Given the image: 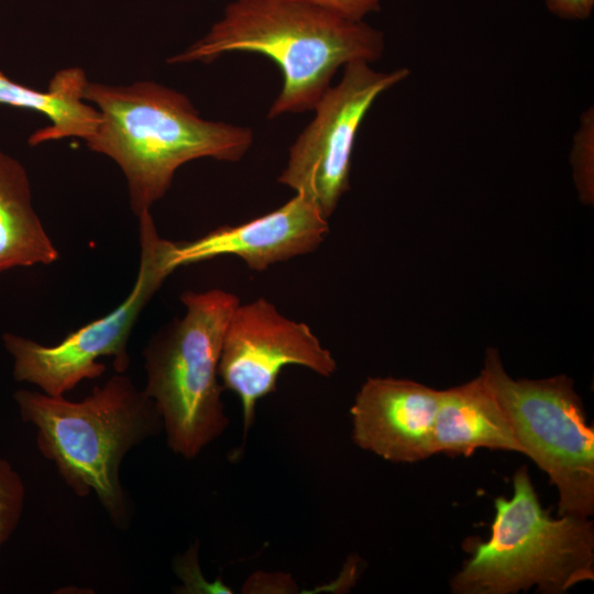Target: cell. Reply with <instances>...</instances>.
I'll list each match as a JSON object with an SVG mask.
<instances>
[{"label":"cell","instance_id":"9","mask_svg":"<svg viewBox=\"0 0 594 594\" xmlns=\"http://www.w3.org/2000/svg\"><path fill=\"white\" fill-rule=\"evenodd\" d=\"M287 365H300L329 377L337 362L305 322L282 315L260 297L233 310L223 338L218 375L221 385L241 402L246 433L254 424L257 402L276 391Z\"/></svg>","mask_w":594,"mask_h":594},{"label":"cell","instance_id":"10","mask_svg":"<svg viewBox=\"0 0 594 594\" xmlns=\"http://www.w3.org/2000/svg\"><path fill=\"white\" fill-rule=\"evenodd\" d=\"M317 204L301 193L277 209L238 226L219 227L189 241L170 242L174 270L221 255L240 257L250 270L270 266L317 250L329 232Z\"/></svg>","mask_w":594,"mask_h":594},{"label":"cell","instance_id":"3","mask_svg":"<svg viewBox=\"0 0 594 594\" xmlns=\"http://www.w3.org/2000/svg\"><path fill=\"white\" fill-rule=\"evenodd\" d=\"M20 417L36 428V444L75 495L95 493L117 529H129L134 508L122 486L125 454L163 431L156 404L118 373L81 400L43 392L13 394Z\"/></svg>","mask_w":594,"mask_h":594},{"label":"cell","instance_id":"1","mask_svg":"<svg viewBox=\"0 0 594 594\" xmlns=\"http://www.w3.org/2000/svg\"><path fill=\"white\" fill-rule=\"evenodd\" d=\"M384 34L309 0H234L208 33L168 64L210 63L232 52L261 54L283 75L267 118L311 111L341 66L373 63Z\"/></svg>","mask_w":594,"mask_h":594},{"label":"cell","instance_id":"7","mask_svg":"<svg viewBox=\"0 0 594 594\" xmlns=\"http://www.w3.org/2000/svg\"><path fill=\"white\" fill-rule=\"evenodd\" d=\"M141 248L138 277L130 294L111 312L82 326L54 345L6 332L2 341L13 358V377L52 396H64L80 382L106 372L98 359L111 356L118 373L130 365L128 343L152 297L175 270L169 263L170 241L162 238L150 211L139 218Z\"/></svg>","mask_w":594,"mask_h":594},{"label":"cell","instance_id":"11","mask_svg":"<svg viewBox=\"0 0 594 594\" xmlns=\"http://www.w3.org/2000/svg\"><path fill=\"white\" fill-rule=\"evenodd\" d=\"M441 391L403 378L369 377L351 407L352 439L363 450L398 463L425 460Z\"/></svg>","mask_w":594,"mask_h":594},{"label":"cell","instance_id":"15","mask_svg":"<svg viewBox=\"0 0 594 594\" xmlns=\"http://www.w3.org/2000/svg\"><path fill=\"white\" fill-rule=\"evenodd\" d=\"M594 118L592 109L586 111L574 138L571 153L573 177L584 204H592L594 199Z\"/></svg>","mask_w":594,"mask_h":594},{"label":"cell","instance_id":"14","mask_svg":"<svg viewBox=\"0 0 594 594\" xmlns=\"http://www.w3.org/2000/svg\"><path fill=\"white\" fill-rule=\"evenodd\" d=\"M87 82L84 70L78 67L58 72L47 91L25 87L0 73V105L41 112L51 120L48 127L31 135L32 145L64 138L86 141L100 121L98 109L84 100Z\"/></svg>","mask_w":594,"mask_h":594},{"label":"cell","instance_id":"18","mask_svg":"<svg viewBox=\"0 0 594 594\" xmlns=\"http://www.w3.org/2000/svg\"><path fill=\"white\" fill-rule=\"evenodd\" d=\"M548 10L562 19H587L593 10L594 0H544Z\"/></svg>","mask_w":594,"mask_h":594},{"label":"cell","instance_id":"4","mask_svg":"<svg viewBox=\"0 0 594 594\" xmlns=\"http://www.w3.org/2000/svg\"><path fill=\"white\" fill-rule=\"evenodd\" d=\"M510 498L495 499L486 541H474L451 579L457 594H514L534 586L562 594L594 580V528L590 517L552 518L539 502L526 466L513 477Z\"/></svg>","mask_w":594,"mask_h":594},{"label":"cell","instance_id":"12","mask_svg":"<svg viewBox=\"0 0 594 594\" xmlns=\"http://www.w3.org/2000/svg\"><path fill=\"white\" fill-rule=\"evenodd\" d=\"M521 453L510 421L482 373L441 391L432 453L471 455L479 449Z\"/></svg>","mask_w":594,"mask_h":594},{"label":"cell","instance_id":"17","mask_svg":"<svg viewBox=\"0 0 594 594\" xmlns=\"http://www.w3.org/2000/svg\"><path fill=\"white\" fill-rule=\"evenodd\" d=\"M326 7L350 20L361 21L381 9L383 0H309Z\"/></svg>","mask_w":594,"mask_h":594},{"label":"cell","instance_id":"2","mask_svg":"<svg viewBox=\"0 0 594 594\" xmlns=\"http://www.w3.org/2000/svg\"><path fill=\"white\" fill-rule=\"evenodd\" d=\"M82 97L100 114L87 146L121 168L138 218L164 197L184 164L204 157L238 162L253 143L251 128L206 120L186 95L157 82L88 81Z\"/></svg>","mask_w":594,"mask_h":594},{"label":"cell","instance_id":"8","mask_svg":"<svg viewBox=\"0 0 594 594\" xmlns=\"http://www.w3.org/2000/svg\"><path fill=\"white\" fill-rule=\"evenodd\" d=\"M409 74L405 67L376 72L366 62L346 64L341 80L326 90L314 109V120L292 144L278 183L309 197L330 218L350 188L361 123L378 96Z\"/></svg>","mask_w":594,"mask_h":594},{"label":"cell","instance_id":"6","mask_svg":"<svg viewBox=\"0 0 594 594\" xmlns=\"http://www.w3.org/2000/svg\"><path fill=\"white\" fill-rule=\"evenodd\" d=\"M513 427L521 453L559 493L558 515L594 513V429L586 421L572 378L515 380L499 353L488 349L481 371Z\"/></svg>","mask_w":594,"mask_h":594},{"label":"cell","instance_id":"5","mask_svg":"<svg viewBox=\"0 0 594 594\" xmlns=\"http://www.w3.org/2000/svg\"><path fill=\"white\" fill-rule=\"evenodd\" d=\"M185 315L143 350L145 394L156 404L168 448L193 460L228 428L218 365L229 319L240 304L227 290L185 292Z\"/></svg>","mask_w":594,"mask_h":594},{"label":"cell","instance_id":"16","mask_svg":"<svg viewBox=\"0 0 594 594\" xmlns=\"http://www.w3.org/2000/svg\"><path fill=\"white\" fill-rule=\"evenodd\" d=\"M25 486L8 460L0 455V547L15 530L24 507Z\"/></svg>","mask_w":594,"mask_h":594},{"label":"cell","instance_id":"13","mask_svg":"<svg viewBox=\"0 0 594 594\" xmlns=\"http://www.w3.org/2000/svg\"><path fill=\"white\" fill-rule=\"evenodd\" d=\"M58 250L32 205L23 165L0 150V274L14 267L50 265Z\"/></svg>","mask_w":594,"mask_h":594}]
</instances>
